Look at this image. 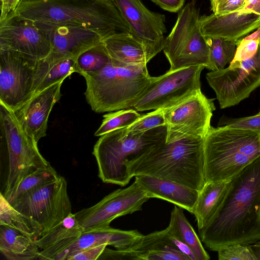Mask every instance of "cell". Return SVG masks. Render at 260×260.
Masks as SVG:
<instances>
[{
	"instance_id": "cell-1",
	"label": "cell",
	"mask_w": 260,
	"mask_h": 260,
	"mask_svg": "<svg viewBox=\"0 0 260 260\" xmlns=\"http://www.w3.org/2000/svg\"><path fill=\"white\" fill-rule=\"evenodd\" d=\"M199 233L206 247L214 251L260 241V156L231 180L218 212Z\"/></svg>"
},
{
	"instance_id": "cell-2",
	"label": "cell",
	"mask_w": 260,
	"mask_h": 260,
	"mask_svg": "<svg viewBox=\"0 0 260 260\" xmlns=\"http://www.w3.org/2000/svg\"><path fill=\"white\" fill-rule=\"evenodd\" d=\"M204 138L188 137L152 148L126 164L130 177L148 175L200 191L204 186Z\"/></svg>"
},
{
	"instance_id": "cell-3",
	"label": "cell",
	"mask_w": 260,
	"mask_h": 260,
	"mask_svg": "<svg viewBox=\"0 0 260 260\" xmlns=\"http://www.w3.org/2000/svg\"><path fill=\"white\" fill-rule=\"evenodd\" d=\"M34 21L80 25L103 38L131 32L129 27L112 0H42L20 2L12 13Z\"/></svg>"
},
{
	"instance_id": "cell-4",
	"label": "cell",
	"mask_w": 260,
	"mask_h": 260,
	"mask_svg": "<svg viewBox=\"0 0 260 260\" xmlns=\"http://www.w3.org/2000/svg\"><path fill=\"white\" fill-rule=\"evenodd\" d=\"M82 76L86 102L98 113L133 108L155 78L149 75L146 64L127 65L111 58L103 69Z\"/></svg>"
},
{
	"instance_id": "cell-5",
	"label": "cell",
	"mask_w": 260,
	"mask_h": 260,
	"mask_svg": "<svg viewBox=\"0 0 260 260\" xmlns=\"http://www.w3.org/2000/svg\"><path fill=\"white\" fill-rule=\"evenodd\" d=\"M205 182L230 181L260 156V133L210 126L204 138Z\"/></svg>"
},
{
	"instance_id": "cell-6",
	"label": "cell",
	"mask_w": 260,
	"mask_h": 260,
	"mask_svg": "<svg viewBox=\"0 0 260 260\" xmlns=\"http://www.w3.org/2000/svg\"><path fill=\"white\" fill-rule=\"evenodd\" d=\"M167 135L165 125L141 132L125 127L101 136L92 151L99 178L104 183L126 185L132 178L126 164L166 142Z\"/></svg>"
},
{
	"instance_id": "cell-7",
	"label": "cell",
	"mask_w": 260,
	"mask_h": 260,
	"mask_svg": "<svg viewBox=\"0 0 260 260\" xmlns=\"http://www.w3.org/2000/svg\"><path fill=\"white\" fill-rule=\"evenodd\" d=\"M0 132L1 155L8 165L1 194L6 198L26 176L50 164L42 155L38 142L23 129L14 112L2 104Z\"/></svg>"
},
{
	"instance_id": "cell-8",
	"label": "cell",
	"mask_w": 260,
	"mask_h": 260,
	"mask_svg": "<svg viewBox=\"0 0 260 260\" xmlns=\"http://www.w3.org/2000/svg\"><path fill=\"white\" fill-rule=\"evenodd\" d=\"M178 13L162 50L170 64L169 70L194 66L209 70V46L201 29L196 1L187 3Z\"/></svg>"
},
{
	"instance_id": "cell-9",
	"label": "cell",
	"mask_w": 260,
	"mask_h": 260,
	"mask_svg": "<svg viewBox=\"0 0 260 260\" xmlns=\"http://www.w3.org/2000/svg\"><path fill=\"white\" fill-rule=\"evenodd\" d=\"M205 68L194 66L155 77L136 103L137 111L165 109L174 106L201 89L200 77Z\"/></svg>"
},
{
	"instance_id": "cell-10",
	"label": "cell",
	"mask_w": 260,
	"mask_h": 260,
	"mask_svg": "<svg viewBox=\"0 0 260 260\" xmlns=\"http://www.w3.org/2000/svg\"><path fill=\"white\" fill-rule=\"evenodd\" d=\"M66 179L57 180L10 203L15 209L36 221L42 236L72 213Z\"/></svg>"
},
{
	"instance_id": "cell-11",
	"label": "cell",
	"mask_w": 260,
	"mask_h": 260,
	"mask_svg": "<svg viewBox=\"0 0 260 260\" xmlns=\"http://www.w3.org/2000/svg\"><path fill=\"white\" fill-rule=\"evenodd\" d=\"M38 60L20 52L0 49V104L15 112L31 98Z\"/></svg>"
},
{
	"instance_id": "cell-12",
	"label": "cell",
	"mask_w": 260,
	"mask_h": 260,
	"mask_svg": "<svg viewBox=\"0 0 260 260\" xmlns=\"http://www.w3.org/2000/svg\"><path fill=\"white\" fill-rule=\"evenodd\" d=\"M150 198L135 180L128 187L116 189L95 205L75 213L83 232L110 228L116 218L142 210Z\"/></svg>"
},
{
	"instance_id": "cell-13",
	"label": "cell",
	"mask_w": 260,
	"mask_h": 260,
	"mask_svg": "<svg viewBox=\"0 0 260 260\" xmlns=\"http://www.w3.org/2000/svg\"><path fill=\"white\" fill-rule=\"evenodd\" d=\"M206 78L221 109L237 105L248 98L260 86V40L253 57L232 69L210 71Z\"/></svg>"
},
{
	"instance_id": "cell-14",
	"label": "cell",
	"mask_w": 260,
	"mask_h": 260,
	"mask_svg": "<svg viewBox=\"0 0 260 260\" xmlns=\"http://www.w3.org/2000/svg\"><path fill=\"white\" fill-rule=\"evenodd\" d=\"M216 109L214 99L201 90L172 107L164 109L167 128L166 143L188 137L205 138Z\"/></svg>"
},
{
	"instance_id": "cell-15",
	"label": "cell",
	"mask_w": 260,
	"mask_h": 260,
	"mask_svg": "<svg viewBox=\"0 0 260 260\" xmlns=\"http://www.w3.org/2000/svg\"><path fill=\"white\" fill-rule=\"evenodd\" d=\"M0 49L11 50L38 59L51 52L50 41L35 21L10 13L0 22Z\"/></svg>"
},
{
	"instance_id": "cell-16",
	"label": "cell",
	"mask_w": 260,
	"mask_h": 260,
	"mask_svg": "<svg viewBox=\"0 0 260 260\" xmlns=\"http://www.w3.org/2000/svg\"><path fill=\"white\" fill-rule=\"evenodd\" d=\"M50 41L49 55L56 58H77L101 42L102 37L86 27L68 23L35 21Z\"/></svg>"
},
{
	"instance_id": "cell-17",
	"label": "cell",
	"mask_w": 260,
	"mask_h": 260,
	"mask_svg": "<svg viewBox=\"0 0 260 260\" xmlns=\"http://www.w3.org/2000/svg\"><path fill=\"white\" fill-rule=\"evenodd\" d=\"M200 24L206 38L238 41L260 26V0L226 14L203 15Z\"/></svg>"
},
{
	"instance_id": "cell-18",
	"label": "cell",
	"mask_w": 260,
	"mask_h": 260,
	"mask_svg": "<svg viewBox=\"0 0 260 260\" xmlns=\"http://www.w3.org/2000/svg\"><path fill=\"white\" fill-rule=\"evenodd\" d=\"M112 1L134 36L150 44L164 43L167 28L164 14L149 10L140 0Z\"/></svg>"
},
{
	"instance_id": "cell-19",
	"label": "cell",
	"mask_w": 260,
	"mask_h": 260,
	"mask_svg": "<svg viewBox=\"0 0 260 260\" xmlns=\"http://www.w3.org/2000/svg\"><path fill=\"white\" fill-rule=\"evenodd\" d=\"M64 80L38 93L14 112L23 129L38 143L46 135L48 118L61 96V87Z\"/></svg>"
},
{
	"instance_id": "cell-20",
	"label": "cell",
	"mask_w": 260,
	"mask_h": 260,
	"mask_svg": "<svg viewBox=\"0 0 260 260\" xmlns=\"http://www.w3.org/2000/svg\"><path fill=\"white\" fill-rule=\"evenodd\" d=\"M115 259L190 260L172 243L167 228L142 235L132 246L113 250Z\"/></svg>"
},
{
	"instance_id": "cell-21",
	"label": "cell",
	"mask_w": 260,
	"mask_h": 260,
	"mask_svg": "<svg viewBox=\"0 0 260 260\" xmlns=\"http://www.w3.org/2000/svg\"><path fill=\"white\" fill-rule=\"evenodd\" d=\"M111 58L127 65L147 64L163 50L164 43H145L131 32L114 34L102 39Z\"/></svg>"
},
{
	"instance_id": "cell-22",
	"label": "cell",
	"mask_w": 260,
	"mask_h": 260,
	"mask_svg": "<svg viewBox=\"0 0 260 260\" xmlns=\"http://www.w3.org/2000/svg\"><path fill=\"white\" fill-rule=\"evenodd\" d=\"M82 233L75 213H71L63 221L35 240L41 250L39 259L61 260L64 252Z\"/></svg>"
},
{
	"instance_id": "cell-23",
	"label": "cell",
	"mask_w": 260,
	"mask_h": 260,
	"mask_svg": "<svg viewBox=\"0 0 260 260\" xmlns=\"http://www.w3.org/2000/svg\"><path fill=\"white\" fill-rule=\"evenodd\" d=\"M135 181L150 198L169 201L192 213L199 191L174 181L148 175L135 176Z\"/></svg>"
},
{
	"instance_id": "cell-24",
	"label": "cell",
	"mask_w": 260,
	"mask_h": 260,
	"mask_svg": "<svg viewBox=\"0 0 260 260\" xmlns=\"http://www.w3.org/2000/svg\"><path fill=\"white\" fill-rule=\"evenodd\" d=\"M137 230L123 231L111 227L98 231L83 232L63 254L61 260H68L76 253L102 244L117 249L128 248L142 236Z\"/></svg>"
},
{
	"instance_id": "cell-25",
	"label": "cell",
	"mask_w": 260,
	"mask_h": 260,
	"mask_svg": "<svg viewBox=\"0 0 260 260\" xmlns=\"http://www.w3.org/2000/svg\"><path fill=\"white\" fill-rule=\"evenodd\" d=\"M231 180L205 182L199 191L192 213L197 220L198 230L206 225L215 216L228 192Z\"/></svg>"
},
{
	"instance_id": "cell-26",
	"label": "cell",
	"mask_w": 260,
	"mask_h": 260,
	"mask_svg": "<svg viewBox=\"0 0 260 260\" xmlns=\"http://www.w3.org/2000/svg\"><path fill=\"white\" fill-rule=\"evenodd\" d=\"M76 59L56 58L48 55L38 61L31 98L53 84L76 72Z\"/></svg>"
},
{
	"instance_id": "cell-27",
	"label": "cell",
	"mask_w": 260,
	"mask_h": 260,
	"mask_svg": "<svg viewBox=\"0 0 260 260\" xmlns=\"http://www.w3.org/2000/svg\"><path fill=\"white\" fill-rule=\"evenodd\" d=\"M0 251L8 260L37 259L40 252L32 238L5 225H0Z\"/></svg>"
},
{
	"instance_id": "cell-28",
	"label": "cell",
	"mask_w": 260,
	"mask_h": 260,
	"mask_svg": "<svg viewBox=\"0 0 260 260\" xmlns=\"http://www.w3.org/2000/svg\"><path fill=\"white\" fill-rule=\"evenodd\" d=\"M170 231L185 244L193 252L196 260H208L210 256L186 218L182 208L175 206L171 213L168 226Z\"/></svg>"
},
{
	"instance_id": "cell-29",
	"label": "cell",
	"mask_w": 260,
	"mask_h": 260,
	"mask_svg": "<svg viewBox=\"0 0 260 260\" xmlns=\"http://www.w3.org/2000/svg\"><path fill=\"white\" fill-rule=\"evenodd\" d=\"M0 225L15 229L35 240L42 235L41 225L35 220L15 209L2 194H0Z\"/></svg>"
},
{
	"instance_id": "cell-30",
	"label": "cell",
	"mask_w": 260,
	"mask_h": 260,
	"mask_svg": "<svg viewBox=\"0 0 260 260\" xmlns=\"http://www.w3.org/2000/svg\"><path fill=\"white\" fill-rule=\"evenodd\" d=\"M59 176L50 165L40 169L23 179L5 199L11 203L25 194L55 181Z\"/></svg>"
},
{
	"instance_id": "cell-31",
	"label": "cell",
	"mask_w": 260,
	"mask_h": 260,
	"mask_svg": "<svg viewBox=\"0 0 260 260\" xmlns=\"http://www.w3.org/2000/svg\"><path fill=\"white\" fill-rule=\"evenodd\" d=\"M207 39L209 46V70L215 71L224 69L234 59L237 41L218 38Z\"/></svg>"
},
{
	"instance_id": "cell-32",
	"label": "cell",
	"mask_w": 260,
	"mask_h": 260,
	"mask_svg": "<svg viewBox=\"0 0 260 260\" xmlns=\"http://www.w3.org/2000/svg\"><path fill=\"white\" fill-rule=\"evenodd\" d=\"M111 57L102 42L82 53L76 59V72L84 74L98 72L104 68Z\"/></svg>"
},
{
	"instance_id": "cell-33",
	"label": "cell",
	"mask_w": 260,
	"mask_h": 260,
	"mask_svg": "<svg viewBox=\"0 0 260 260\" xmlns=\"http://www.w3.org/2000/svg\"><path fill=\"white\" fill-rule=\"evenodd\" d=\"M141 115L136 110L133 109H122L105 114L102 122L94 136L101 137L112 131L127 127Z\"/></svg>"
},
{
	"instance_id": "cell-34",
	"label": "cell",
	"mask_w": 260,
	"mask_h": 260,
	"mask_svg": "<svg viewBox=\"0 0 260 260\" xmlns=\"http://www.w3.org/2000/svg\"><path fill=\"white\" fill-rule=\"evenodd\" d=\"M166 125L164 109H158L143 114L133 124L127 127L128 131L141 132Z\"/></svg>"
},
{
	"instance_id": "cell-35",
	"label": "cell",
	"mask_w": 260,
	"mask_h": 260,
	"mask_svg": "<svg viewBox=\"0 0 260 260\" xmlns=\"http://www.w3.org/2000/svg\"><path fill=\"white\" fill-rule=\"evenodd\" d=\"M224 125L260 133V110L256 114L247 117L231 118L223 116L220 118L218 126Z\"/></svg>"
},
{
	"instance_id": "cell-36",
	"label": "cell",
	"mask_w": 260,
	"mask_h": 260,
	"mask_svg": "<svg viewBox=\"0 0 260 260\" xmlns=\"http://www.w3.org/2000/svg\"><path fill=\"white\" fill-rule=\"evenodd\" d=\"M217 252L219 260H256L250 245L233 244Z\"/></svg>"
},
{
	"instance_id": "cell-37",
	"label": "cell",
	"mask_w": 260,
	"mask_h": 260,
	"mask_svg": "<svg viewBox=\"0 0 260 260\" xmlns=\"http://www.w3.org/2000/svg\"><path fill=\"white\" fill-rule=\"evenodd\" d=\"M259 40H238L235 56L231 62H241L253 57L257 51Z\"/></svg>"
},
{
	"instance_id": "cell-38",
	"label": "cell",
	"mask_w": 260,
	"mask_h": 260,
	"mask_svg": "<svg viewBox=\"0 0 260 260\" xmlns=\"http://www.w3.org/2000/svg\"><path fill=\"white\" fill-rule=\"evenodd\" d=\"M107 246V244H102L84 249L75 253L68 260L98 259Z\"/></svg>"
},
{
	"instance_id": "cell-39",
	"label": "cell",
	"mask_w": 260,
	"mask_h": 260,
	"mask_svg": "<svg viewBox=\"0 0 260 260\" xmlns=\"http://www.w3.org/2000/svg\"><path fill=\"white\" fill-rule=\"evenodd\" d=\"M244 6V0H226L211 9L213 13L222 15L241 9Z\"/></svg>"
},
{
	"instance_id": "cell-40",
	"label": "cell",
	"mask_w": 260,
	"mask_h": 260,
	"mask_svg": "<svg viewBox=\"0 0 260 260\" xmlns=\"http://www.w3.org/2000/svg\"><path fill=\"white\" fill-rule=\"evenodd\" d=\"M162 9L171 13L178 12L183 7L185 0H150Z\"/></svg>"
},
{
	"instance_id": "cell-41",
	"label": "cell",
	"mask_w": 260,
	"mask_h": 260,
	"mask_svg": "<svg viewBox=\"0 0 260 260\" xmlns=\"http://www.w3.org/2000/svg\"><path fill=\"white\" fill-rule=\"evenodd\" d=\"M21 0H1L0 22L4 21L8 16L14 12Z\"/></svg>"
},
{
	"instance_id": "cell-42",
	"label": "cell",
	"mask_w": 260,
	"mask_h": 260,
	"mask_svg": "<svg viewBox=\"0 0 260 260\" xmlns=\"http://www.w3.org/2000/svg\"><path fill=\"white\" fill-rule=\"evenodd\" d=\"M250 246L256 260H260V241L250 244Z\"/></svg>"
},
{
	"instance_id": "cell-43",
	"label": "cell",
	"mask_w": 260,
	"mask_h": 260,
	"mask_svg": "<svg viewBox=\"0 0 260 260\" xmlns=\"http://www.w3.org/2000/svg\"><path fill=\"white\" fill-rule=\"evenodd\" d=\"M226 0H210L211 9H213L218 4L224 2Z\"/></svg>"
},
{
	"instance_id": "cell-44",
	"label": "cell",
	"mask_w": 260,
	"mask_h": 260,
	"mask_svg": "<svg viewBox=\"0 0 260 260\" xmlns=\"http://www.w3.org/2000/svg\"><path fill=\"white\" fill-rule=\"evenodd\" d=\"M42 0H21V2H36Z\"/></svg>"
}]
</instances>
